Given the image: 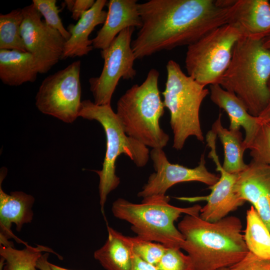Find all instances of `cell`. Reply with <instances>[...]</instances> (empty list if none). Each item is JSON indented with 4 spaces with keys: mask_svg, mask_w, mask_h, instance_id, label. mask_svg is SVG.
<instances>
[{
    "mask_svg": "<svg viewBox=\"0 0 270 270\" xmlns=\"http://www.w3.org/2000/svg\"><path fill=\"white\" fill-rule=\"evenodd\" d=\"M108 237L94 252V258L106 270H130L132 252L125 236L107 226Z\"/></svg>",
    "mask_w": 270,
    "mask_h": 270,
    "instance_id": "44dd1931",
    "label": "cell"
},
{
    "mask_svg": "<svg viewBox=\"0 0 270 270\" xmlns=\"http://www.w3.org/2000/svg\"><path fill=\"white\" fill-rule=\"evenodd\" d=\"M170 200L166 194L156 195L135 204L119 198L113 202L112 211L114 216L131 224V230L136 236L168 248H180L184 238L174 222L183 214L200 215L202 206L176 207L169 204Z\"/></svg>",
    "mask_w": 270,
    "mask_h": 270,
    "instance_id": "5b68a950",
    "label": "cell"
},
{
    "mask_svg": "<svg viewBox=\"0 0 270 270\" xmlns=\"http://www.w3.org/2000/svg\"><path fill=\"white\" fill-rule=\"evenodd\" d=\"M134 30V27L125 28L108 48L100 50L104 60L102 72L98 76L90 78L88 80L96 104H110L120 80H132L135 78L136 72L134 64L136 58L131 45Z\"/></svg>",
    "mask_w": 270,
    "mask_h": 270,
    "instance_id": "30bf717a",
    "label": "cell"
},
{
    "mask_svg": "<svg viewBox=\"0 0 270 270\" xmlns=\"http://www.w3.org/2000/svg\"><path fill=\"white\" fill-rule=\"evenodd\" d=\"M130 270H158L156 266L143 260L132 252V264Z\"/></svg>",
    "mask_w": 270,
    "mask_h": 270,
    "instance_id": "1f68e13d",
    "label": "cell"
},
{
    "mask_svg": "<svg viewBox=\"0 0 270 270\" xmlns=\"http://www.w3.org/2000/svg\"><path fill=\"white\" fill-rule=\"evenodd\" d=\"M136 0H110L102 26L92 39L93 48L101 50L108 48L117 36L129 27L139 29L142 22Z\"/></svg>",
    "mask_w": 270,
    "mask_h": 270,
    "instance_id": "2e32d148",
    "label": "cell"
},
{
    "mask_svg": "<svg viewBox=\"0 0 270 270\" xmlns=\"http://www.w3.org/2000/svg\"><path fill=\"white\" fill-rule=\"evenodd\" d=\"M48 253L46 252L41 256L36 262V268L40 270H52L48 260Z\"/></svg>",
    "mask_w": 270,
    "mask_h": 270,
    "instance_id": "d6a6232c",
    "label": "cell"
},
{
    "mask_svg": "<svg viewBox=\"0 0 270 270\" xmlns=\"http://www.w3.org/2000/svg\"><path fill=\"white\" fill-rule=\"evenodd\" d=\"M241 36L238 29L226 24L188 46L185 67L188 76L204 86L218 84Z\"/></svg>",
    "mask_w": 270,
    "mask_h": 270,
    "instance_id": "ba28073f",
    "label": "cell"
},
{
    "mask_svg": "<svg viewBox=\"0 0 270 270\" xmlns=\"http://www.w3.org/2000/svg\"><path fill=\"white\" fill-rule=\"evenodd\" d=\"M244 238L249 252L270 260V232L254 206L247 210Z\"/></svg>",
    "mask_w": 270,
    "mask_h": 270,
    "instance_id": "603a6c76",
    "label": "cell"
},
{
    "mask_svg": "<svg viewBox=\"0 0 270 270\" xmlns=\"http://www.w3.org/2000/svg\"><path fill=\"white\" fill-rule=\"evenodd\" d=\"M22 10L20 32L24 45L32 56L38 73L46 74L61 60L66 40L42 19L32 4Z\"/></svg>",
    "mask_w": 270,
    "mask_h": 270,
    "instance_id": "8fae6325",
    "label": "cell"
},
{
    "mask_svg": "<svg viewBox=\"0 0 270 270\" xmlns=\"http://www.w3.org/2000/svg\"><path fill=\"white\" fill-rule=\"evenodd\" d=\"M270 50L264 46L262 40L242 36L218 84L234 93L248 112L258 117L270 102Z\"/></svg>",
    "mask_w": 270,
    "mask_h": 270,
    "instance_id": "3957f363",
    "label": "cell"
},
{
    "mask_svg": "<svg viewBox=\"0 0 270 270\" xmlns=\"http://www.w3.org/2000/svg\"><path fill=\"white\" fill-rule=\"evenodd\" d=\"M106 2L96 0L76 24L68 26L70 36L65 42L61 60L82 56L92 50V41L89 39V36L97 26L104 24L107 12L103 8Z\"/></svg>",
    "mask_w": 270,
    "mask_h": 270,
    "instance_id": "e0dca14e",
    "label": "cell"
},
{
    "mask_svg": "<svg viewBox=\"0 0 270 270\" xmlns=\"http://www.w3.org/2000/svg\"><path fill=\"white\" fill-rule=\"evenodd\" d=\"M166 80L163 103L170 114L174 134L172 147L181 150L191 136L203 142L200 110L210 91L182 70L178 64L170 60L166 65Z\"/></svg>",
    "mask_w": 270,
    "mask_h": 270,
    "instance_id": "52a82bcc",
    "label": "cell"
},
{
    "mask_svg": "<svg viewBox=\"0 0 270 270\" xmlns=\"http://www.w3.org/2000/svg\"><path fill=\"white\" fill-rule=\"evenodd\" d=\"M23 19L20 8L0 14V50L26 52L20 32Z\"/></svg>",
    "mask_w": 270,
    "mask_h": 270,
    "instance_id": "d4e9b609",
    "label": "cell"
},
{
    "mask_svg": "<svg viewBox=\"0 0 270 270\" xmlns=\"http://www.w3.org/2000/svg\"><path fill=\"white\" fill-rule=\"evenodd\" d=\"M210 100L223 109L230 118V130L245 131L244 145L245 150L250 144L259 128L260 120L258 117L251 115L242 102L233 92L223 88L218 84L210 86Z\"/></svg>",
    "mask_w": 270,
    "mask_h": 270,
    "instance_id": "ac0fdd59",
    "label": "cell"
},
{
    "mask_svg": "<svg viewBox=\"0 0 270 270\" xmlns=\"http://www.w3.org/2000/svg\"><path fill=\"white\" fill-rule=\"evenodd\" d=\"M150 156L155 172L150 176L147 182L138 194L142 198L166 195L170 188L180 182H198L210 186L219 180L218 176L206 168L204 154H202L198 166L194 168L170 163L163 149L152 148Z\"/></svg>",
    "mask_w": 270,
    "mask_h": 270,
    "instance_id": "7c38bea8",
    "label": "cell"
},
{
    "mask_svg": "<svg viewBox=\"0 0 270 270\" xmlns=\"http://www.w3.org/2000/svg\"><path fill=\"white\" fill-rule=\"evenodd\" d=\"M32 4L48 26L58 31L66 41L70 38V34L59 16L60 10L56 6V0H33Z\"/></svg>",
    "mask_w": 270,
    "mask_h": 270,
    "instance_id": "83f0119b",
    "label": "cell"
},
{
    "mask_svg": "<svg viewBox=\"0 0 270 270\" xmlns=\"http://www.w3.org/2000/svg\"><path fill=\"white\" fill-rule=\"evenodd\" d=\"M222 114L214 122L211 130L220 139L224 150V160L222 167L226 172L238 174L248 166L244 160L246 150L242 135L240 130H228L222 124Z\"/></svg>",
    "mask_w": 270,
    "mask_h": 270,
    "instance_id": "7402d4cb",
    "label": "cell"
},
{
    "mask_svg": "<svg viewBox=\"0 0 270 270\" xmlns=\"http://www.w3.org/2000/svg\"><path fill=\"white\" fill-rule=\"evenodd\" d=\"M4 259L0 257V270H2L3 269L4 266Z\"/></svg>",
    "mask_w": 270,
    "mask_h": 270,
    "instance_id": "8d00e7d4",
    "label": "cell"
},
{
    "mask_svg": "<svg viewBox=\"0 0 270 270\" xmlns=\"http://www.w3.org/2000/svg\"><path fill=\"white\" fill-rule=\"evenodd\" d=\"M216 137L211 130L206 136L208 145L210 148L208 157L212 159L216 166V170L220 172L218 182L209 186L210 193L206 196L176 198L178 200L189 202L206 201V204L200 209V216L210 222H217L226 217L246 202L238 195L234 189L238 174L226 172L220 164L216 152Z\"/></svg>",
    "mask_w": 270,
    "mask_h": 270,
    "instance_id": "4fadbf2b",
    "label": "cell"
},
{
    "mask_svg": "<svg viewBox=\"0 0 270 270\" xmlns=\"http://www.w3.org/2000/svg\"><path fill=\"white\" fill-rule=\"evenodd\" d=\"M125 238L134 254L154 266L159 262L167 248L162 244L143 240L136 236H125Z\"/></svg>",
    "mask_w": 270,
    "mask_h": 270,
    "instance_id": "484cf974",
    "label": "cell"
},
{
    "mask_svg": "<svg viewBox=\"0 0 270 270\" xmlns=\"http://www.w3.org/2000/svg\"><path fill=\"white\" fill-rule=\"evenodd\" d=\"M264 46L270 50V34H268L262 40Z\"/></svg>",
    "mask_w": 270,
    "mask_h": 270,
    "instance_id": "e575fe53",
    "label": "cell"
},
{
    "mask_svg": "<svg viewBox=\"0 0 270 270\" xmlns=\"http://www.w3.org/2000/svg\"><path fill=\"white\" fill-rule=\"evenodd\" d=\"M229 268L230 270H270V260L248 252L242 260Z\"/></svg>",
    "mask_w": 270,
    "mask_h": 270,
    "instance_id": "f546056e",
    "label": "cell"
},
{
    "mask_svg": "<svg viewBox=\"0 0 270 270\" xmlns=\"http://www.w3.org/2000/svg\"><path fill=\"white\" fill-rule=\"evenodd\" d=\"M42 252L54 254L60 260H62V257L51 248L43 246L33 247L26 244L24 248L17 250L14 246L0 244V256L6 261L3 270H36V262L42 255Z\"/></svg>",
    "mask_w": 270,
    "mask_h": 270,
    "instance_id": "cb8c5ba5",
    "label": "cell"
},
{
    "mask_svg": "<svg viewBox=\"0 0 270 270\" xmlns=\"http://www.w3.org/2000/svg\"><path fill=\"white\" fill-rule=\"evenodd\" d=\"M39 74L32 56L28 52L0 50V79L10 86L33 82Z\"/></svg>",
    "mask_w": 270,
    "mask_h": 270,
    "instance_id": "d6986e66",
    "label": "cell"
},
{
    "mask_svg": "<svg viewBox=\"0 0 270 270\" xmlns=\"http://www.w3.org/2000/svg\"><path fill=\"white\" fill-rule=\"evenodd\" d=\"M247 149L252 160L270 165V124L260 121L255 137Z\"/></svg>",
    "mask_w": 270,
    "mask_h": 270,
    "instance_id": "4316f807",
    "label": "cell"
},
{
    "mask_svg": "<svg viewBox=\"0 0 270 270\" xmlns=\"http://www.w3.org/2000/svg\"><path fill=\"white\" fill-rule=\"evenodd\" d=\"M160 74L152 68L144 82L128 89L117 102L116 116L127 135L147 147L163 149L169 136L161 128L164 106L158 82Z\"/></svg>",
    "mask_w": 270,
    "mask_h": 270,
    "instance_id": "277c9868",
    "label": "cell"
},
{
    "mask_svg": "<svg viewBox=\"0 0 270 270\" xmlns=\"http://www.w3.org/2000/svg\"><path fill=\"white\" fill-rule=\"evenodd\" d=\"M232 0H150L138 4L142 26L132 48L136 59L188 46L228 24Z\"/></svg>",
    "mask_w": 270,
    "mask_h": 270,
    "instance_id": "6da1fadb",
    "label": "cell"
},
{
    "mask_svg": "<svg viewBox=\"0 0 270 270\" xmlns=\"http://www.w3.org/2000/svg\"><path fill=\"white\" fill-rule=\"evenodd\" d=\"M178 228L184 238L180 248L190 258L194 270L229 268L249 252L242 233L241 220L235 216L210 222L200 215L185 214Z\"/></svg>",
    "mask_w": 270,
    "mask_h": 270,
    "instance_id": "7a4b0ae2",
    "label": "cell"
},
{
    "mask_svg": "<svg viewBox=\"0 0 270 270\" xmlns=\"http://www.w3.org/2000/svg\"><path fill=\"white\" fill-rule=\"evenodd\" d=\"M156 266L158 270H194L190 256L175 248H167Z\"/></svg>",
    "mask_w": 270,
    "mask_h": 270,
    "instance_id": "f1b7e54d",
    "label": "cell"
},
{
    "mask_svg": "<svg viewBox=\"0 0 270 270\" xmlns=\"http://www.w3.org/2000/svg\"><path fill=\"white\" fill-rule=\"evenodd\" d=\"M6 175L4 170L0 171V244L8 246H14L8 240L10 238H14L18 242L11 230L12 224H14L17 232H20L24 224L32 222L34 198L21 191L12 192L10 194L6 193L2 188Z\"/></svg>",
    "mask_w": 270,
    "mask_h": 270,
    "instance_id": "9a60e30c",
    "label": "cell"
},
{
    "mask_svg": "<svg viewBox=\"0 0 270 270\" xmlns=\"http://www.w3.org/2000/svg\"><path fill=\"white\" fill-rule=\"evenodd\" d=\"M258 117L260 121L270 124V102L264 110Z\"/></svg>",
    "mask_w": 270,
    "mask_h": 270,
    "instance_id": "836d02e7",
    "label": "cell"
},
{
    "mask_svg": "<svg viewBox=\"0 0 270 270\" xmlns=\"http://www.w3.org/2000/svg\"><path fill=\"white\" fill-rule=\"evenodd\" d=\"M268 88H269V90H270V80L268 81Z\"/></svg>",
    "mask_w": 270,
    "mask_h": 270,
    "instance_id": "f35d334b",
    "label": "cell"
},
{
    "mask_svg": "<svg viewBox=\"0 0 270 270\" xmlns=\"http://www.w3.org/2000/svg\"><path fill=\"white\" fill-rule=\"evenodd\" d=\"M49 265L52 270H70L60 267L51 263H49Z\"/></svg>",
    "mask_w": 270,
    "mask_h": 270,
    "instance_id": "d590c367",
    "label": "cell"
},
{
    "mask_svg": "<svg viewBox=\"0 0 270 270\" xmlns=\"http://www.w3.org/2000/svg\"><path fill=\"white\" fill-rule=\"evenodd\" d=\"M229 24L242 36L262 40L270 34V4L267 0H232Z\"/></svg>",
    "mask_w": 270,
    "mask_h": 270,
    "instance_id": "5bb4252c",
    "label": "cell"
},
{
    "mask_svg": "<svg viewBox=\"0 0 270 270\" xmlns=\"http://www.w3.org/2000/svg\"><path fill=\"white\" fill-rule=\"evenodd\" d=\"M235 191L254 206L261 198L270 196V165L252 160L238 174Z\"/></svg>",
    "mask_w": 270,
    "mask_h": 270,
    "instance_id": "ffe728a7",
    "label": "cell"
},
{
    "mask_svg": "<svg viewBox=\"0 0 270 270\" xmlns=\"http://www.w3.org/2000/svg\"><path fill=\"white\" fill-rule=\"evenodd\" d=\"M94 0H66L67 8L72 12V18L78 20L83 14L94 4Z\"/></svg>",
    "mask_w": 270,
    "mask_h": 270,
    "instance_id": "4dcf8cb0",
    "label": "cell"
},
{
    "mask_svg": "<svg viewBox=\"0 0 270 270\" xmlns=\"http://www.w3.org/2000/svg\"><path fill=\"white\" fill-rule=\"evenodd\" d=\"M216 270H230V268L227 267V268H218Z\"/></svg>",
    "mask_w": 270,
    "mask_h": 270,
    "instance_id": "74e56055",
    "label": "cell"
},
{
    "mask_svg": "<svg viewBox=\"0 0 270 270\" xmlns=\"http://www.w3.org/2000/svg\"><path fill=\"white\" fill-rule=\"evenodd\" d=\"M79 116L98 122L106 136V152L102 169L94 170L100 178V204L104 214L108 194L120 183L116 174V162L121 154L128 156L136 165L142 168L148 163L150 152L147 146L125 132L116 114L109 105L98 106L89 100L82 101Z\"/></svg>",
    "mask_w": 270,
    "mask_h": 270,
    "instance_id": "8992f818",
    "label": "cell"
},
{
    "mask_svg": "<svg viewBox=\"0 0 270 270\" xmlns=\"http://www.w3.org/2000/svg\"><path fill=\"white\" fill-rule=\"evenodd\" d=\"M80 66V60L74 61L43 80L36 96V106L40 112L66 123L79 116Z\"/></svg>",
    "mask_w": 270,
    "mask_h": 270,
    "instance_id": "9c48e42d",
    "label": "cell"
}]
</instances>
